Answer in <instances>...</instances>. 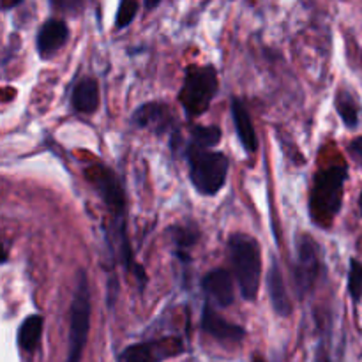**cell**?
<instances>
[{
  "label": "cell",
  "instance_id": "9",
  "mask_svg": "<svg viewBox=\"0 0 362 362\" xmlns=\"http://www.w3.org/2000/svg\"><path fill=\"white\" fill-rule=\"evenodd\" d=\"M186 352L184 339L179 336H163L151 341L134 343L126 346L117 357V362H165Z\"/></svg>",
  "mask_w": 362,
  "mask_h": 362
},
{
  "label": "cell",
  "instance_id": "5",
  "mask_svg": "<svg viewBox=\"0 0 362 362\" xmlns=\"http://www.w3.org/2000/svg\"><path fill=\"white\" fill-rule=\"evenodd\" d=\"M90 317L92 300L88 276L85 269H78L76 285L69 306V345L66 362H81L83 359V350L90 332Z\"/></svg>",
  "mask_w": 362,
  "mask_h": 362
},
{
  "label": "cell",
  "instance_id": "1",
  "mask_svg": "<svg viewBox=\"0 0 362 362\" xmlns=\"http://www.w3.org/2000/svg\"><path fill=\"white\" fill-rule=\"evenodd\" d=\"M349 179V166L332 165L315 175L310 189V216L320 228L331 226L343 205L345 182Z\"/></svg>",
  "mask_w": 362,
  "mask_h": 362
},
{
  "label": "cell",
  "instance_id": "11",
  "mask_svg": "<svg viewBox=\"0 0 362 362\" xmlns=\"http://www.w3.org/2000/svg\"><path fill=\"white\" fill-rule=\"evenodd\" d=\"M69 25L62 18H48L42 21L35 35V48L42 60H49L69 41Z\"/></svg>",
  "mask_w": 362,
  "mask_h": 362
},
{
  "label": "cell",
  "instance_id": "12",
  "mask_svg": "<svg viewBox=\"0 0 362 362\" xmlns=\"http://www.w3.org/2000/svg\"><path fill=\"white\" fill-rule=\"evenodd\" d=\"M235 276L226 269H212L202 278V290L214 306L228 308L235 303Z\"/></svg>",
  "mask_w": 362,
  "mask_h": 362
},
{
  "label": "cell",
  "instance_id": "4",
  "mask_svg": "<svg viewBox=\"0 0 362 362\" xmlns=\"http://www.w3.org/2000/svg\"><path fill=\"white\" fill-rule=\"evenodd\" d=\"M218 90L219 78L216 67L212 64H191L184 71L182 87L177 98L187 119H197L207 112Z\"/></svg>",
  "mask_w": 362,
  "mask_h": 362
},
{
  "label": "cell",
  "instance_id": "6",
  "mask_svg": "<svg viewBox=\"0 0 362 362\" xmlns=\"http://www.w3.org/2000/svg\"><path fill=\"white\" fill-rule=\"evenodd\" d=\"M322 274H324V260H322L320 244L310 233H300L296 239V260L292 265L293 285L299 299H304L317 288Z\"/></svg>",
  "mask_w": 362,
  "mask_h": 362
},
{
  "label": "cell",
  "instance_id": "22",
  "mask_svg": "<svg viewBox=\"0 0 362 362\" xmlns=\"http://www.w3.org/2000/svg\"><path fill=\"white\" fill-rule=\"evenodd\" d=\"M49 9L62 16L76 18L83 13L85 0H48Z\"/></svg>",
  "mask_w": 362,
  "mask_h": 362
},
{
  "label": "cell",
  "instance_id": "14",
  "mask_svg": "<svg viewBox=\"0 0 362 362\" xmlns=\"http://www.w3.org/2000/svg\"><path fill=\"white\" fill-rule=\"evenodd\" d=\"M230 110H232L233 127H235L237 138H239L243 148L250 156L257 154L258 145L260 144H258V136H257V131H255V126H253V119H251L246 105H244L239 98H232Z\"/></svg>",
  "mask_w": 362,
  "mask_h": 362
},
{
  "label": "cell",
  "instance_id": "13",
  "mask_svg": "<svg viewBox=\"0 0 362 362\" xmlns=\"http://www.w3.org/2000/svg\"><path fill=\"white\" fill-rule=\"evenodd\" d=\"M168 239L172 244V253L180 260L184 267L191 264V250L200 240V226L194 221H182L172 225L168 230Z\"/></svg>",
  "mask_w": 362,
  "mask_h": 362
},
{
  "label": "cell",
  "instance_id": "25",
  "mask_svg": "<svg viewBox=\"0 0 362 362\" xmlns=\"http://www.w3.org/2000/svg\"><path fill=\"white\" fill-rule=\"evenodd\" d=\"M25 0H0V6H2V11H11L14 7L21 6Z\"/></svg>",
  "mask_w": 362,
  "mask_h": 362
},
{
  "label": "cell",
  "instance_id": "10",
  "mask_svg": "<svg viewBox=\"0 0 362 362\" xmlns=\"http://www.w3.org/2000/svg\"><path fill=\"white\" fill-rule=\"evenodd\" d=\"M200 327L207 336L223 345H240L246 338V329L223 318L214 310V304L205 303L200 317Z\"/></svg>",
  "mask_w": 362,
  "mask_h": 362
},
{
  "label": "cell",
  "instance_id": "21",
  "mask_svg": "<svg viewBox=\"0 0 362 362\" xmlns=\"http://www.w3.org/2000/svg\"><path fill=\"white\" fill-rule=\"evenodd\" d=\"M346 286H349L350 299L359 304L362 300V262L357 260V258H350Z\"/></svg>",
  "mask_w": 362,
  "mask_h": 362
},
{
  "label": "cell",
  "instance_id": "8",
  "mask_svg": "<svg viewBox=\"0 0 362 362\" xmlns=\"http://www.w3.org/2000/svg\"><path fill=\"white\" fill-rule=\"evenodd\" d=\"M85 175L98 191L99 198L112 214V219H127L126 191L117 173L103 163H98V165L88 166L85 170Z\"/></svg>",
  "mask_w": 362,
  "mask_h": 362
},
{
  "label": "cell",
  "instance_id": "7",
  "mask_svg": "<svg viewBox=\"0 0 362 362\" xmlns=\"http://www.w3.org/2000/svg\"><path fill=\"white\" fill-rule=\"evenodd\" d=\"M131 124L138 129H148L158 136H170V148L173 152L184 148L180 136V124L168 105L161 101H148L138 106L131 115Z\"/></svg>",
  "mask_w": 362,
  "mask_h": 362
},
{
  "label": "cell",
  "instance_id": "2",
  "mask_svg": "<svg viewBox=\"0 0 362 362\" xmlns=\"http://www.w3.org/2000/svg\"><path fill=\"white\" fill-rule=\"evenodd\" d=\"M226 246L240 297L247 303H255L262 281L260 243L247 233H232Z\"/></svg>",
  "mask_w": 362,
  "mask_h": 362
},
{
  "label": "cell",
  "instance_id": "17",
  "mask_svg": "<svg viewBox=\"0 0 362 362\" xmlns=\"http://www.w3.org/2000/svg\"><path fill=\"white\" fill-rule=\"evenodd\" d=\"M45 318L41 315H28L18 327V346L23 352L34 354L41 346Z\"/></svg>",
  "mask_w": 362,
  "mask_h": 362
},
{
  "label": "cell",
  "instance_id": "28",
  "mask_svg": "<svg viewBox=\"0 0 362 362\" xmlns=\"http://www.w3.org/2000/svg\"><path fill=\"white\" fill-rule=\"evenodd\" d=\"M359 211H361V214H362V191H361V194H359Z\"/></svg>",
  "mask_w": 362,
  "mask_h": 362
},
{
  "label": "cell",
  "instance_id": "19",
  "mask_svg": "<svg viewBox=\"0 0 362 362\" xmlns=\"http://www.w3.org/2000/svg\"><path fill=\"white\" fill-rule=\"evenodd\" d=\"M221 127L219 126H191L187 145H197V147L214 148L221 141ZM184 144V145H186Z\"/></svg>",
  "mask_w": 362,
  "mask_h": 362
},
{
  "label": "cell",
  "instance_id": "16",
  "mask_svg": "<svg viewBox=\"0 0 362 362\" xmlns=\"http://www.w3.org/2000/svg\"><path fill=\"white\" fill-rule=\"evenodd\" d=\"M99 103V83L92 76H83L74 83L71 90V106L76 113L92 115L98 112Z\"/></svg>",
  "mask_w": 362,
  "mask_h": 362
},
{
  "label": "cell",
  "instance_id": "24",
  "mask_svg": "<svg viewBox=\"0 0 362 362\" xmlns=\"http://www.w3.org/2000/svg\"><path fill=\"white\" fill-rule=\"evenodd\" d=\"M329 338H322L320 343H318V350H317V362H332L331 354H329Z\"/></svg>",
  "mask_w": 362,
  "mask_h": 362
},
{
  "label": "cell",
  "instance_id": "20",
  "mask_svg": "<svg viewBox=\"0 0 362 362\" xmlns=\"http://www.w3.org/2000/svg\"><path fill=\"white\" fill-rule=\"evenodd\" d=\"M140 11V2L138 0H120L115 14V30H124L129 27Z\"/></svg>",
  "mask_w": 362,
  "mask_h": 362
},
{
  "label": "cell",
  "instance_id": "23",
  "mask_svg": "<svg viewBox=\"0 0 362 362\" xmlns=\"http://www.w3.org/2000/svg\"><path fill=\"white\" fill-rule=\"evenodd\" d=\"M349 154L357 166L362 168V136H356L349 144Z\"/></svg>",
  "mask_w": 362,
  "mask_h": 362
},
{
  "label": "cell",
  "instance_id": "3",
  "mask_svg": "<svg viewBox=\"0 0 362 362\" xmlns=\"http://www.w3.org/2000/svg\"><path fill=\"white\" fill-rule=\"evenodd\" d=\"M184 159L189 166V179L204 197H216L225 187L230 172V159L214 148L184 145Z\"/></svg>",
  "mask_w": 362,
  "mask_h": 362
},
{
  "label": "cell",
  "instance_id": "26",
  "mask_svg": "<svg viewBox=\"0 0 362 362\" xmlns=\"http://www.w3.org/2000/svg\"><path fill=\"white\" fill-rule=\"evenodd\" d=\"M163 0H144V9L147 11V13H151V11L158 9L159 6H161Z\"/></svg>",
  "mask_w": 362,
  "mask_h": 362
},
{
  "label": "cell",
  "instance_id": "27",
  "mask_svg": "<svg viewBox=\"0 0 362 362\" xmlns=\"http://www.w3.org/2000/svg\"><path fill=\"white\" fill-rule=\"evenodd\" d=\"M251 362H267V361H265L262 356H258V354H253V357H251Z\"/></svg>",
  "mask_w": 362,
  "mask_h": 362
},
{
  "label": "cell",
  "instance_id": "15",
  "mask_svg": "<svg viewBox=\"0 0 362 362\" xmlns=\"http://www.w3.org/2000/svg\"><path fill=\"white\" fill-rule=\"evenodd\" d=\"M267 290H269V299H271V306L272 310H274V313L278 315V317L288 318L293 311V303L288 296V290H286L281 267H279L276 258H272L271 269H269Z\"/></svg>",
  "mask_w": 362,
  "mask_h": 362
},
{
  "label": "cell",
  "instance_id": "18",
  "mask_svg": "<svg viewBox=\"0 0 362 362\" xmlns=\"http://www.w3.org/2000/svg\"><path fill=\"white\" fill-rule=\"evenodd\" d=\"M334 108L338 112L339 119L343 120L349 129H356L361 122V105L357 101L356 94L346 87L338 88L334 98Z\"/></svg>",
  "mask_w": 362,
  "mask_h": 362
}]
</instances>
